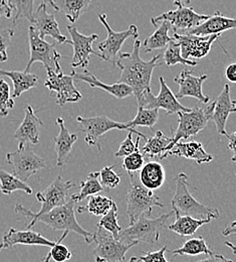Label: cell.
<instances>
[{"mask_svg":"<svg viewBox=\"0 0 236 262\" xmlns=\"http://www.w3.org/2000/svg\"><path fill=\"white\" fill-rule=\"evenodd\" d=\"M140 39H136L132 53H119L116 66L121 69V76L118 83L129 86L133 95L138 100L145 93L151 91V80L156 67L162 65L159 62L162 55L154 56L151 60L145 61L140 56Z\"/></svg>","mask_w":236,"mask_h":262,"instance_id":"1","label":"cell"},{"mask_svg":"<svg viewBox=\"0 0 236 262\" xmlns=\"http://www.w3.org/2000/svg\"><path fill=\"white\" fill-rule=\"evenodd\" d=\"M74 204L75 202L71 199L66 204L56 207L50 211L37 215L33 211L27 209L20 204H16L14 207L15 213H18L21 217L29 219L30 223L28 224V229H33L34 225L38 222L43 223L56 231H72L86 240L88 244L94 242V233L84 229L75 219L74 214Z\"/></svg>","mask_w":236,"mask_h":262,"instance_id":"2","label":"cell"},{"mask_svg":"<svg viewBox=\"0 0 236 262\" xmlns=\"http://www.w3.org/2000/svg\"><path fill=\"white\" fill-rule=\"evenodd\" d=\"M172 212L176 217L191 216L197 219H218L220 213L216 208H210L194 199L189 192L188 177L185 172H180L176 179V191L171 201Z\"/></svg>","mask_w":236,"mask_h":262,"instance_id":"3","label":"cell"},{"mask_svg":"<svg viewBox=\"0 0 236 262\" xmlns=\"http://www.w3.org/2000/svg\"><path fill=\"white\" fill-rule=\"evenodd\" d=\"M172 215L173 212H169L160 217L151 218V214L145 213L128 228L121 230L119 240L129 243L143 242L153 246L159 241L161 230L166 227V222Z\"/></svg>","mask_w":236,"mask_h":262,"instance_id":"4","label":"cell"},{"mask_svg":"<svg viewBox=\"0 0 236 262\" xmlns=\"http://www.w3.org/2000/svg\"><path fill=\"white\" fill-rule=\"evenodd\" d=\"M130 187L127 194V215L130 219V225L135 223L141 215L145 213L152 214L154 207L164 208L160 198L153 191L146 189L139 180L138 172H129Z\"/></svg>","mask_w":236,"mask_h":262,"instance_id":"5","label":"cell"},{"mask_svg":"<svg viewBox=\"0 0 236 262\" xmlns=\"http://www.w3.org/2000/svg\"><path fill=\"white\" fill-rule=\"evenodd\" d=\"M213 107L214 102L211 105H198L190 109L189 111L177 113L178 127L176 130H173V127L171 126V132L173 135L172 142L169 145L168 151L175 145V143H177L181 139L193 137L203 130L206 127L208 121L211 119Z\"/></svg>","mask_w":236,"mask_h":262,"instance_id":"6","label":"cell"},{"mask_svg":"<svg viewBox=\"0 0 236 262\" xmlns=\"http://www.w3.org/2000/svg\"><path fill=\"white\" fill-rule=\"evenodd\" d=\"M96 247L93 256L96 262H122L125 260L126 253L136 246L137 242H125L115 239L107 230L98 227L94 233Z\"/></svg>","mask_w":236,"mask_h":262,"instance_id":"7","label":"cell"},{"mask_svg":"<svg viewBox=\"0 0 236 262\" xmlns=\"http://www.w3.org/2000/svg\"><path fill=\"white\" fill-rule=\"evenodd\" d=\"M6 162L12 167V174L22 182H27L38 170L45 167V161L35 154L29 145L17 148L16 151L6 155Z\"/></svg>","mask_w":236,"mask_h":262,"instance_id":"8","label":"cell"},{"mask_svg":"<svg viewBox=\"0 0 236 262\" xmlns=\"http://www.w3.org/2000/svg\"><path fill=\"white\" fill-rule=\"evenodd\" d=\"M47 79L44 86L51 92L57 93V103L64 106L67 103H76L82 99L81 92L73 84L71 75H65L60 62L56 64L55 69H46Z\"/></svg>","mask_w":236,"mask_h":262,"instance_id":"9","label":"cell"},{"mask_svg":"<svg viewBox=\"0 0 236 262\" xmlns=\"http://www.w3.org/2000/svg\"><path fill=\"white\" fill-rule=\"evenodd\" d=\"M99 20L104 27L107 33H108V37L103 41L98 43V50H99V53L101 54V60L111 62L113 65L116 66L119 53L121 52V49H122L124 42L130 37L137 38L139 36L138 28L136 27L135 25H131L129 27V29L124 32H115L110 27V25L107 20L106 14H100Z\"/></svg>","mask_w":236,"mask_h":262,"instance_id":"10","label":"cell"},{"mask_svg":"<svg viewBox=\"0 0 236 262\" xmlns=\"http://www.w3.org/2000/svg\"><path fill=\"white\" fill-rule=\"evenodd\" d=\"M29 42L31 58L24 72H30L34 63H41L45 69H55L64 57L56 50L55 43H49L43 38H40L34 26L29 28Z\"/></svg>","mask_w":236,"mask_h":262,"instance_id":"11","label":"cell"},{"mask_svg":"<svg viewBox=\"0 0 236 262\" xmlns=\"http://www.w3.org/2000/svg\"><path fill=\"white\" fill-rule=\"evenodd\" d=\"M76 123L78 124L80 131L85 133V141L90 146L98 145L100 137L109 131L113 129L129 131L126 123L117 122L104 115L94 116L89 118L77 116Z\"/></svg>","mask_w":236,"mask_h":262,"instance_id":"12","label":"cell"},{"mask_svg":"<svg viewBox=\"0 0 236 262\" xmlns=\"http://www.w3.org/2000/svg\"><path fill=\"white\" fill-rule=\"evenodd\" d=\"M209 15L199 14L192 7L189 6H178L175 10L162 13L159 16L152 17L151 24L156 27L160 21L166 20L174 29L175 33H179L188 30H191L201 24L203 20L207 19Z\"/></svg>","mask_w":236,"mask_h":262,"instance_id":"13","label":"cell"},{"mask_svg":"<svg viewBox=\"0 0 236 262\" xmlns=\"http://www.w3.org/2000/svg\"><path fill=\"white\" fill-rule=\"evenodd\" d=\"M160 81V92L157 96H155L152 91L145 93L141 98L138 99V106L144 108H157L163 109L168 114H174L179 112L189 111L190 108L183 106L178 99L176 98L175 94L169 88L163 77L159 78Z\"/></svg>","mask_w":236,"mask_h":262,"instance_id":"14","label":"cell"},{"mask_svg":"<svg viewBox=\"0 0 236 262\" xmlns=\"http://www.w3.org/2000/svg\"><path fill=\"white\" fill-rule=\"evenodd\" d=\"M68 31L71 37L70 46L73 48L72 68H87L90 64V58L92 55L101 60V54L93 49V43L99 38L97 33L85 35L77 31L75 26H68Z\"/></svg>","mask_w":236,"mask_h":262,"instance_id":"15","label":"cell"},{"mask_svg":"<svg viewBox=\"0 0 236 262\" xmlns=\"http://www.w3.org/2000/svg\"><path fill=\"white\" fill-rule=\"evenodd\" d=\"M220 37V34L213 35H194L189 33H174V39L179 43L181 55L184 59H202L206 57L215 40Z\"/></svg>","mask_w":236,"mask_h":262,"instance_id":"16","label":"cell"},{"mask_svg":"<svg viewBox=\"0 0 236 262\" xmlns=\"http://www.w3.org/2000/svg\"><path fill=\"white\" fill-rule=\"evenodd\" d=\"M74 187L75 185L71 181H65L62 176H59L45 191L36 194V200L41 204V208L35 214L40 215L66 204L69 190Z\"/></svg>","mask_w":236,"mask_h":262,"instance_id":"17","label":"cell"},{"mask_svg":"<svg viewBox=\"0 0 236 262\" xmlns=\"http://www.w3.org/2000/svg\"><path fill=\"white\" fill-rule=\"evenodd\" d=\"M208 76L203 74L200 76H194L192 71L183 70L177 77H175L174 82L179 85V90L176 93V98L192 97L197 99L200 103L207 104L210 98L204 95L202 91L203 83L207 80Z\"/></svg>","mask_w":236,"mask_h":262,"instance_id":"18","label":"cell"},{"mask_svg":"<svg viewBox=\"0 0 236 262\" xmlns=\"http://www.w3.org/2000/svg\"><path fill=\"white\" fill-rule=\"evenodd\" d=\"M39 34L40 38L51 36L60 43H66L68 40L59 27V24L54 14L47 12L46 4L41 2L34 12V21L32 24Z\"/></svg>","mask_w":236,"mask_h":262,"instance_id":"19","label":"cell"},{"mask_svg":"<svg viewBox=\"0 0 236 262\" xmlns=\"http://www.w3.org/2000/svg\"><path fill=\"white\" fill-rule=\"evenodd\" d=\"M57 241H51L43 237L40 233L34 232L32 229L17 230L10 228L7 230L2 237V247L4 249L12 248L15 245H35L53 247Z\"/></svg>","mask_w":236,"mask_h":262,"instance_id":"20","label":"cell"},{"mask_svg":"<svg viewBox=\"0 0 236 262\" xmlns=\"http://www.w3.org/2000/svg\"><path fill=\"white\" fill-rule=\"evenodd\" d=\"M42 126V121L35 115L34 108L29 105L24 110V118L21 124L14 133V137L18 142V148L29 144H37Z\"/></svg>","mask_w":236,"mask_h":262,"instance_id":"21","label":"cell"},{"mask_svg":"<svg viewBox=\"0 0 236 262\" xmlns=\"http://www.w3.org/2000/svg\"><path fill=\"white\" fill-rule=\"evenodd\" d=\"M236 111V102L230 97V87L228 84H225L223 90L214 101V107L211 115L212 121L216 125L217 132L221 135H226L225 130L226 122L231 113Z\"/></svg>","mask_w":236,"mask_h":262,"instance_id":"22","label":"cell"},{"mask_svg":"<svg viewBox=\"0 0 236 262\" xmlns=\"http://www.w3.org/2000/svg\"><path fill=\"white\" fill-rule=\"evenodd\" d=\"M236 28V20L234 18L227 17L221 12H215L213 15H209L207 19L203 20L197 27L179 33H189L194 35H213L220 34L223 32L233 30Z\"/></svg>","mask_w":236,"mask_h":262,"instance_id":"23","label":"cell"},{"mask_svg":"<svg viewBox=\"0 0 236 262\" xmlns=\"http://www.w3.org/2000/svg\"><path fill=\"white\" fill-rule=\"evenodd\" d=\"M70 75L72 76L73 80L87 83L91 88L101 89L116 98L124 99L133 95V91L129 86L118 82L112 85L104 84L88 70H85L83 73H76L74 70H72Z\"/></svg>","mask_w":236,"mask_h":262,"instance_id":"24","label":"cell"},{"mask_svg":"<svg viewBox=\"0 0 236 262\" xmlns=\"http://www.w3.org/2000/svg\"><path fill=\"white\" fill-rule=\"evenodd\" d=\"M168 156H177L180 158H186L192 160L198 164L210 163L213 157L209 155L203 147L202 143L198 141H178L165 155V159Z\"/></svg>","mask_w":236,"mask_h":262,"instance_id":"25","label":"cell"},{"mask_svg":"<svg viewBox=\"0 0 236 262\" xmlns=\"http://www.w3.org/2000/svg\"><path fill=\"white\" fill-rule=\"evenodd\" d=\"M56 123L60 128V132L53 138V141L55 143V149L57 152V165L62 167L68 161L73 143L77 139V135L75 133H70L68 130L63 118H57Z\"/></svg>","mask_w":236,"mask_h":262,"instance_id":"26","label":"cell"},{"mask_svg":"<svg viewBox=\"0 0 236 262\" xmlns=\"http://www.w3.org/2000/svg\"><path fill=\"white\" fill-rule=\"evenodd\" d=\"M138 174L141 184L151 191L160 189L165 182V169L158 162H149L144 164Z\"/></svg>","mask_w":236,"mask_h":262,"instance_id":"27","label":"cell"},{"mask_svg":"<svg viewBox=\"0 0 236 262\" xmlns=\"http://www.w3.org/2000/svg\"><path fill=\"white\" fill-rule=\"evenodd\" d=\"M0 76H6L11 79L13 83L12 98H18L20 95L37 86L38 77L30 72L20 71H6L0 69Z\"/></svg>","mask_w":236,"mask_h":262,"instance_id":"28","label":"cell"},{"mask_svg":"<svg viewBox=\"0 0 236 262\" xmlns=\"http://www.w3.org/2000/svg\"><path fill=\"white\" fill-rule=\"evenodd\" d=\"M159 119V109L157 108H144L141 106H138V111L136 114L135 118L126 122L127 127L129 131H132L137 136H140L145 141L147 140V136L135 128L137 126L142 127H149L150 129H153L154 125L157 123Z\"/></svg>","mask_w":236,"mask_h":262,"instance_id":"29","label":"cell"},{"mask_svg":"<svg viewBox=\"0 0 236 262\" xmlns=\"http://www.w3.org/2000/svg\"><path fill=\"white\" fill-rule=\"evenodd\" d=\"M171 142L172 137H169L162 131L158 130L154 136L147 138L146 143L142 148V154L148 156L149 158H157L159 160H164Z\"/></svg>","mask_w":236,"mask_h":262,"instance_id":"30","label":"cell"},{"mask_svg":"<svg viewBox=\"0 0 236 262\" xmlns=\"http://www.w3.org/2000/svg\"><path fill=\"white\" fill-rule=\"evenodd\" d=\"M212 218L206 219H197L191 216H178L176 217L175 222L166 226L170 231L175 232L176 234L185 237V236H193L196 231L201 226L208 224L212 221Z\"/></svg>","mask_w":236,"mask_h":262,"instance_id":"31","label":"cell"},{"mask_svg":"<svg viewBox=\"0 0 236 262\" xmlns=\"http://www.w3.org/2000/svg\"><path fill=\"white\" fill-rule=\"evenodd\" d=\"M93 0H54L57 10L65 14L68 21L72 25L80 16L89 10Z\"/></svg>","mask_w":236,"mask_h":262,"instance_id":"32","label":"cell"},{"mask_svg":"<svg viewBox=\"0 0 236 262\" xmlns=\"http://www.w3.org/2000/svg\"><path fill=\"white\" fill-rule=\"evenodd\" d=\"M155 28L156 31L144 40V52L150 53L155 50L166 48L169 41L172 39L168 35L169 31L172 29L171 25L166 20L160 21Z\"/></svg>","mask_w":236,"mask_h":262,"instance_id":"33","label":"cell"},{"mask_svg":"<svg viewBox=\"0 0 236 262\" xmlns=\"http://www.w3.org/2000/svg\"><path fill=\"white\" fill-rule=\"evenodd\" d=\"M99 174H100L99 171H93L89 173L87 179L81 182L80 192L77 194L71 195L70 199L75 203H77L90 196L101 193L103 188L101 187V183L99 181Z\"/></svg>","mask_w":236,"mask_h":262,"instance_id":"34","label":"cell"},{"mask_svg":"<svg viewBox=\"0 0 236 262\" xmlns=\"http://www.w3.org/2000/svg\"><path fill=\"white\" fill-rule=\"evenodd\" d=\"M0 191L7 196L15 191H21L28 195L33 194V189L25 182L20 181L15 176L5 170H0Z\"/></svg>","mask_w":236,"mask_h":262,"instance_id":"35","label":"cell"},{"mask_svg":"<svg viewBox=\"0 0 236 262\" xmlns=\"http://www.w3.org/2000/svg\"><path fill=\"white\" fill-rule=\"evenodd\" d=\"M114 201L109 196L101 195H93L89 196L88 204L86 206H81L77 208V213H91L95 216L104 215L112 207Z\"/></svg>","mask_w":236,"mask_h":262,"instance_id":"36","label":"cell"},{"mask_svg":"<svg viewBox=\"0 0 236 262\" xmlns=\"http://www.w3.org/2000/svg\"><path fill=\"white\" fill-rule=\"evenodd\" d=\"M174 255H190L196 256L200 254L210 255L213 251L209 249L206 241L202 237H195L187 240L180 248L173 251H169Z\"/></svg>","mask_w":236,"mask_h":262,"instance_id":"37","label":"cell"},{"mask_svg":"<svg viewBox=\"0 0 236 262\" xmlns=\"http://www.w3.org/2000/svg\"><path fill=\"white\" fill-rule=\"evenodd\" d=\"M162 58H163V61H164L165 65L167 67L177 65V64L195 67L198 64L196 61L186 60L182 57L180 46L173 37L169 41L168 45L166 46V50H165V53L162 55Z\"/></svg>","mask_w":236,"mask_h":262,"instance_id":"38","label":"cell"},{"mask_svg":"<svg viewBox=\"0 0 236 262\" xmlns=\"http://www.w3.org/2000/svg\"><path fill=\"white\" fill-rule=\"evenodd\" d=\"M13 9L12 25L16 26L17 23L25 18L31 24L34 21V0H9Z\"/></svg>","mask_w":236,"mask_h":262,"instance_id":"39","label":"cell"},{"mask_svg":"<svg viewBox=\"0 0 236 262\" xmlns=\"http://www.w3.org/2000/svg\"><path fill=\"white\" fill-rule=\"evenodd\" d=\"M98 227H101L110 232L115 239L119 240V234L123 229L118 223V207L114 202L111 209L101 216V219L97 224Z\"/></svg>","mask_w":236,"mask_h":262,"instance_id":"40","label":"cell"},{"mask_svg":"<svg viewBox=\"0 0 236 262\" xmlns=\"http://www.w3.org/2000/svg\"><path fill=\"white\" fill-rule=\"evenodd\" d=\"M14 107V100L10 93L9 85L0 79V117H6Z\"/></svg>","mask_w":236,"mask_h":262,"instance_id":"41","label":"cell"},{"mask_svg":"<svg viewBox=\"0 0 236 262\" xmlns=\"http://www.w3.org/2000/svg\"><path fill=\"white\" fill-rule=\"evenodd\" d=\"M68 233H69L68 231H64L62 237L60 239H58L57 243L51 247L49 252H50V256H51L53 260H55L56 262H66L71 258L72 254L69 251V249L66 245L62 244V241L68 236Z\"/></svg>","mask_w":236,"mask_h":262,"instance_id":"42","label":"cell"},{"mask_svg":"<svg viewBox=\"0 0 236 262\" xmlns=\"http://www.w3.org/2000/svg\"><path fill=\"white\" fill-rule=\"evenodd\" d=\"M114 167L115 165L104 166L103 168H101V171H99L101 187L107 190L115 189L121 183V176L114 171Z\"/></svg>","mask_w":236,"mask_h":262,"instance_id":"43","label":"cell"},{"mask_svg":"<svg viewBox=\"0 0 236 262\" xmlns=\"http://www.w3.org/2000/svg\"><path fill=\"white\" fill-rule=\"evenodd\" d=\"M123 167L129 172H138L142 166L145 164L144 161V155L140 151V149H137L133 154L123 158Z\"/></svg>","mask_w":236,"mask_h":262,"instance_id":"44","label":"cell"},{"mask_svg":"<svg viewBox=\"0 0 236 262\" xmlns=\"http://www.w3.org/2000/svg\"><path fill=\"white\" fill-rule=\"evenodd\" d=\"M133 132L129 131L126 139L121 143L119 150L115 154L116 158H125L131 154H133L137 149H140L139 143H140V136L137 137L135 143L133 141Z\"/></svg>","mask_w":236,"mask_h":262,"instance_id":"45","label":"cell"},{"mask_svg":"<svg viewBox=\"0 0 236 262\" xmlns=\"http://www.w3.org/2000/svg\"><path fill=\"white\" fill-rule=\"evenodd\" d=\"M14 35V30L11 28L0 30V62L4 63L8 60L7 49L10 45L11 38Z\"/></svg>","mask_w":236,"mask_h":262,"instance_id":"46","label":"cell"},{"mask_svg":"<svg viewBox=\"0 0 236 262\" xmlns=\"http://www.w3.org/2000/svg\"><path fill=\"white\" fill-rule=\"evenodd\" d=\"M168 247L164 246L161 249L157 251H148L144 252L142 251V255L137 257L138 262H170L167 260L165 253L168 251Z\"/></svg>","mask_w":236,"mask_h":262,"instance_id":"47","label":"cell"},{"mask_svg":"<svg viewBox=\"0 0 236 262\" xmlns=\"http://www.w3.org/2000/svg\"><path fill=\"white\" fill-rule=\"evenodd\" d=\"M13 15V9L9 0H0V18H11Z\"/></svg>","mask_w":236,"mask_h":262,"instance_id":"48","label":"cell"},{"mask_svg":"<svg viewBox=\"0 0 236 262\" xmlns=\"http://www.w3.org/2000/svg\"><path fill=\"white\" fill-rule=\"evenodd\" d=\"M196 262H233L228 258H225L222 254L220 253H216V252H212L208 258L201 259L199 261Z\"/></svg>","mask_w":236,"mask_h":262,"instance_id":"49","label":"cell"},{"mask_svg":"<svg viewBox=\"0 0 236 262\" xmlns=\"http://www.w3.org/2000/svg\"><path fill=\"white\" fill-rule=\"evenodd\" d=\"M225 77L230 83H235L236 82V65L235 64H230L227 66L225 70Z\"/></svg>","mask_w":236,"mask_h":262,"instance_id":"50","label":"cell"},{"mask_svg":"<svg viewBox=\"0 0 236 262\" xmlns=\"http://www.w3.org/2000/svg\"><path fill=\"white\" fill-rule=\"evenodd\" d=\"M235 132H232L231 134H226L225 137L229 140L228 148L232 151V162L235 163Z\"/></svg>","mask_w":236,"mask_h":262,"instance_id":"51","label":"cell"},{"mask_svg":"<svg viewBox=\"0 0 236 262\" xmlns=\"http://www.w3.org/2000/svg\"><path fill=\"white\" fill-rule=\"evenodd\" d=\"M235 225L236 223L234 221H233V222H231V224H230V225H227V226L225 227V229L222 231L223 236H229V235L234 234L236 232Z\"/></svg>","mask_w":236,"mask_h":262,"instance_id":"52","label":"cell"},{"mask_svg":"<svg viewBox=\"0 0 236 262\" xmlns=\"http://www.w3.org/2000/svg\"><path fill=\"white\" fill-rule=\"evenodd\" d=\"M191 3V0H173L175 6H188Z\"/></svg>","mask_w":236,"mask_h":262,"instance_id":"53","label":"cell"},{"mask_svg":"<svg viewBox=\"0 0 236 262\" xmlns=\"http://www.w3.org/2000/svg\"><path fill=\"white\" fill-rule=\"evenodd\" d=\"M41 2H43L44 4H46V6H47V5L51 6L56 11H58V10H57V7H56V5H55V3H54V0H41Z\"/></svg>","mask_w":236,"mask_h":262,"instance_id":"54","label":"cell"},{"mask_svg":"<svg viewBox=\"0 0 236 262\" xmlns=\"http://www.w3.org/2000/svg\"><path fill=\"white\" fill-rule=\"evenodd\" d=\"M50 259H51V256H50V252H48V254L46 255V257L43 259V261L42 262H50Z\"/></svg>","mask_w":236,"mask_h":262,"instance_id":"55","label":"cell"},{"mask_svg":"<svg viewBox=\"0 0 236 262\" xmlns=\"http://www.w3.org/2000/svg\"><path fill=\"white\" fill-rule=\"evenodd\" d=\"M225 245H227V246H230V247H231V249H232V251H233V253H235V248H234V246H233L232 244H230L229 242H226V243H225Z\"/></svg>","mask_w":236,"mask_h":262,"instance_id":"56","label":"cell"},{"mask_svg":"<svg viewBox=\"0 0 236 262\" xmlns=\"http://www.w3.org/2000/svg\"><path fill=\"white\" fill-rule=\"evenodd\" d=\"M129 262H138L137 261V257H136V256H133V257H131V259L129 260Z\"/></svg>","mask_w":236,"mask_h":262,"instance_id":"57","label":"cell"},{"mask_svg":"<svg viewBox=\"0 0 236 262\" xmlns=\"http://www.w3.org/2000/svg\"><path fill=\"white\" fill-rule=\"evenodd\" d=\"M2 249H3V247H2V244L0 243V252H1V250H2Z\"/></svg>","mask_w":236,"mask_h":262,"instance_id":"58","label":"cell"}]
</instances>
